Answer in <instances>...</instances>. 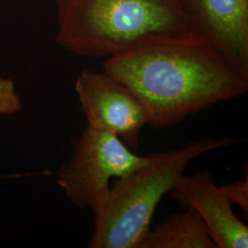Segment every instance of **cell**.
I'll return each mask as SVG.
<instances>
[{"label": "cell", "instance_id": "cell-1", "mask_svg": "<svg viewBox=\"0 0 248 248\" xmlns=\"http://www.w3.org/2000/svg\"><path fill=\"white\" fill-rule=\"evenodd\" d=\"M103 71L124 83L146 108L151 127L178 124L247 94L248 79L210 43L190 31L149 36L108 57Z\"/></svg>", "mask_w": 248, "mask_h": 248}, {"label": "cell", "instance_id": "cell-2", "mask_svg": "<svg viewBox=\"0 0 248 248\" xmlns=\"http://www.w3.org/2000/svg\"><path fill=\"white\" fill-rule=\"evenodd\" d=\"M239 142L204 136L183 146L149 155V162L132 174L116 179L92 209L91 248H142L162 198L170 193L186 167L210 151Z\"/></svg>", "mask_w": 248, "mask_h": 248}, {"label": "cell", "instance_id": "cell-3", "mask_svg": "<svg viewBox=\"0 0 248 248\" xmlns=\"http://www.w3.org/2000/svg\"><path fill=\"white\" fill-rule=\"evenodd\" d=\"M55 41L83 57H111L142 39L189 31L177 0H55Z\"/></svg>", "mask_w": 248, "mask_h": 248}, {"label": "cell", "instance_id": "cell-4", "mask_svg": "<svg viewBox=\"0 0 248 248\" xmlns=\"http://www.w3.org/2000/svg\"><path fill=\"white\" fill-rule=\"evenodd\" d=\"M150 156L133 154L113 133L87 127L72 142V155L55 173L56 182L73 205L91 210L109 187L145 166Z\"/></svg>", "mask_w": 248, "mask_h": 248}, {"label": "cell", "instance_id": "cell-5", "mask_svg": "<svg viewBox=\"0 0 248 248\" xmlns=\"http://www.w3.org/2000/svg\"><path fill=\"white\" fill-rule=\"evenodd\" d=\"M88 127L113 133L136 149L149 115L142 101L107 72L84 70L75 83Z\"/></svg>", "mask_w": 248, "mask_h": 248}, {"label": "cell", "instance_id": "cell-6", "mask_svg": "<svg viewBox=\"0 0 248 248\" xmlns=\"http://www.w3.org/2000/svg\"><path fill=\"white\" fill-rule=\"evenodd\" d=\"M188 31L248 79V0H177Z\"/></svg>", "mask_w": 248, "mask_h": 248}, {"label": "cell", "instance_id": "cell-7", "mask_svg": "<svg viewBox=\"0 0 248 248\" xmlns=\"http://www.w3.org/2000/svg\"><path fill=\"white\" fill-rule=\"evenodd\" d=\"M170 193L179 205L200 215L216 248H248V225L233 213L210 170L183 174Z\"/></svg>", "mask_w": 248, "mask_h": 248}, {"label": "cell", "instance_id": "cell-8", "mask_svg": "<svg viewBox=\"0 0 248 248\" xmlns=\"http://www.w3.org/2000/svg\"><path fill=\"white\" fill-rule=\"evenodd\" d=\"M142 248H216V246L200 215L192 209H186L151 228Z\"/></svg>", "mask_w": 248, "mask_h": 248}, {"label": "cell", "instance_id": "cell-9", "mask_svg": "<svg viewBox=\"0 0 248 248\" xmlns=\"http://www.w3.org/2000/svg\"><path fill=\"white\" fill-rule=\"evenodd\" d=\"M23 108L16 83L9 78L0 77V116L15 115Z\"/></svg>", "mask_w": 248, "mask_h": 248}, {"label": "cell", "instance_id": "cell-10", "mask_svg": "<svg viewBox=\"0 0 248 248\" xmlns=\"http://www.w3.org/2000/svg\"><path fill=\"white\" fill-rule=\"evenodd\" d=\"M223 194L232 205H237L243 215L248 219V172L245 180L237 179L232 183L220 186Z\"/></svg>", "mask_w": 248, "mask_h": 248}]
</instances>
